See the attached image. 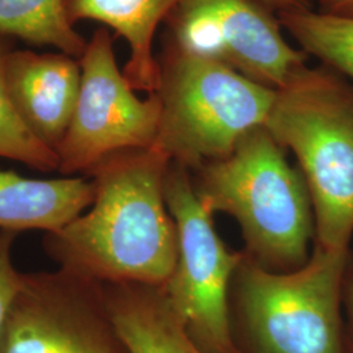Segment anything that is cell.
I'll list each match as a JSON object with an SVG mask.
<instances>
[{
	"label": "cell",
	"instance_id": "6da1fadb",
	"mask_svg": "<svg viewBox=\"0 0 353 353\" xmlns=\"http://www.w3.org/2000/svg\"><path fill=\"white\" fill-rule=\"evenodd\" d=\"M170 159L156 147L119 152L94 165V199L43 237L48 256L65 271L102 284L163 287L178 255L176 223L165 201Z\"/></svg>",
	"mask_w": 353,
	"mask_h": 353
},
{
	"label": "cell",
	"instance_id": "7a4b0ae2",
	"mask_svg": "<svg viewBox=\"0 0 353 353\" xmlns=\"http://www.w3.org/2000/svg\"><path fill=\"white\" fill-rule=\"evenodd\" d=\"M194 189L203 205L232 216L245 255L272 272L305 265L316 236L310 194L267 127L246 134L227 157L196 169Z\"/></svg>",
	"mask_w": 353,
	"mask_h": 353
},
{
	"label": "cell",
	"instance_id": "3957f363",
	"mask_svg": "<svg viewBox=\"0 0 353 353\" xmlns=\"http://www.w3.org/2000/svg\"><path fill=\"white\" fill-rule=\"evenodd\" d=\"M296 156L314 212V243L350 250L353 236V84L319 64L297 68L265 123Z\"/></svg>",
	"mask_w": 353,
	"mask_h": 353
},
{
	"label": "cell",
	"instance_id": "277c9868",
	"mask_svg": "<svg viewBox=\"0 0 353 353\" xmlns=\"http://www.w3.org/2000/svg\"><path fill=\"white\" fill-rule=\"evenodd\" d=\"M160 64L161 118L154 147L186 169L221 160L265 126L276 90L166 42Z\"/></svg>",
	"mask_w": 353,
	"mask_h": 353
},
{
	"label": "cell",
	"instance_id": "5b68a950",
	"mask_svg": "<svg viewBox=\"0 0 353 353\" xmlns=\"http://www.w3.org/2000/svg\"><path fill=\"white\" fill-rule=\"evenodd\" d=\"M350 262V250L316 243L290 272L268 271L245 255L234 284L255 353H345L341 310Z\"/></svg>",
	"mask_w": 353,
	"mask_h": 353
},
{
	"label": "cell",
	"instance_id": "8992f818",
	"mask_svg": "<svg viewBox=\"0 0 353 353\" xmlns=\"http://www.w3.org/2000/svg\"><path fill=\"white\" fill-rule=\"evenodd\" d=\"M165 201L176 223L178 255L173 274L161 290L203 352L237 353L229 288L245 252H230L219 237L212 214L198 198L189 169L170 164Z\"/></svg>",
	"mask_w": 353,
	"mask_h": 353
},
{
	"label": "cell",
	"instance_id": "52a82bcc",
	"mask_svg": "<svg viewBox=\"0 0 353 353\" xmlns=\"http://www.w3.org/2000/svg\"><path fill=\"white\" fill-rule=\"evenodd\" d=\"M79 62V97L57 151L58 172L63 176L87 174L94 165L119 152L154 147L161 118L157 92L139 99L119 70L108 29L93 33Z\"/></svg>",
	"mask_w": 353,
	"mask_h": 353
},
{
	"label": "cell",
	"instance_id": "ba28073f",
	"mask_svg": "<svg viewBox=\"0 0 353 353\" xmlns=\"http://www.w3.org/2000/svg\"><path fill=\"white\" fill-rule=\"evenodd\" d=\"M0 353H128L108 310L103 284L58 268L20 272Z\"/></svg>",
	"mask_w": 353,
	"mask_h": 353
},
{
	"label": "cell",
	"instance_id": "9c48e42d",
	"mask_svg": "<svg viewBox=\"0 0 353 353\" xmlns=\"http://www.w3.org/2000/svg\"><path fill=\"white\" fill-rule=\"evenodd\" d=\"M165 23L168 43L267 88L284 87L309 59L285 41L278 14L259 0H181Z\"/></svg>",
	"mask_w": 353,
	"mask_h": 353
},
{
	"label": "cell",
	"instance_id": "30bf717a",
	"mask_svg": "<svg viewBox=\"0 0 353 353\" xmlns=\"http://www.w3.org/2000/svg\"><path fill=\"white\" fill-rule=\"evenodd\" d=\"M80 80L79 59L63 52L12 49L4 62V83L16 113L55 153L72 119Z\"/></svg>",
	"mask_w": 353,
	"mask_h": 353
},
{
	"label": "cell",
	"instance_id": "8fae6325",
	"mask_svg": "<svg viewBox=\"0 0 353 353\" xmlns=\"http://www.w3.org/2000/svg\"><path fill=\"white\" fill-rule=\"evenodd\" d=\"M93 183L84 178L38 179L0 169V230L54 233L92 205Z\"/></svg>",
	"mask_w": 353,
	"mask_h": 353
},
{
	"label": "cell",
	"instance_id": "7c38bea8",
	"mask_svg": "<svg viewBox=\"0 0 353 353\" xmlns=\"http://www.w3.org/2000/svg\"><path fill=\"white\" fill-rule=\"evenodd\" d=\"M181 0H64L70 20L102 23L125 38L130 58L123 74L135 90L148 94L159 89L160 64L153 52L159 26Z\"/></svg>",
	"mask_w": 353,
	"mask_h": 353
},
{
	"label": "cell",
	"instance_id": "4fadbf2b",
	"mask_svg": "<svg viewBox=\"0 0 353 353\" xmlns=\"http://www.w3.org/2000/svg\"><path fill=\"white\" fill-rule=\"evenodd\" d=\"M108 310L128 353H204L190 338L161 287L103 284Z\"/></svg>",
	"mask_w": 353,
	"mask_h": 353
},
{
	"label": "cell",
	"instance_id": "5bb4252c",
	"mask_svg": "<svg viewBox=\"0 0 353 353\" xmlns=\"http://www.w3.org/2000/svg\"><path fill=\"white\" fill-rule=\"evenodd\" d=\"M0 36L50 46L76 59L88 43L70 20L64 0H0Z\"/></svg>",
	"mask_w": 353,
	"mask_h": 353
},
{
	"label": "cell",
	"instance_id": "9a60e30c",
	"mask_svg": "<svg viewBox=\"0 0 353 353\" xmlns=\"http://www.w3.org/2000/svg\"><path fill=\"white\" fill-rule=\"evenodd\" d=\"M278 17L303 52L353 84V19L313 8L278 13Z\"/></svg>",
	"mask_w": 353,
	"mask_h": 353
},
{
	"label": "cell",
	"instance_id": "2e32d148",
	"mask_svg": "<svg viewBox=\"0 0 353 353\" xmlns=\"http://www.w3.org/2000/svg\"><path fill=\"white\" fill-rule=\"evenodd\" d=\"M12 46L10 37L0 36V157L23 163L39 172L58 170V154L33 135L8 97L4 62Z\"/></svg>",
	"mask_w": 353,
	"mask_h": 353
},
{
	"label": "cell",
	"instance_id": "e0dca14e",
	"mask_svg": "<svg viewBox=\"0 0 353 353\" xmlns=\"http://www.w3.org/2000/svg\"><path fill=\"white\" fill-rule=\"evenodd\" d=\"M16 233L0 230V336L6 316L19 285L20 272L12 262V248Z\"/></svg>",
	"mask_w": 353,
	"mask_h": 353
},
{
	"label": "cell",
	"instance_id": "ac0fdd59",
	"mask_svg": "<svg viewBox=\"0 0 353 353\" xmlns=\"http://www.w3.org/2000/svg\"><path fill=\"white\" fill-rule=\"evenodd\" d=\"M344 309L347 313V332L344 334V352L353 353V261L351 259L344 284Z\"/></svg>",
	"mask_w": 353,
	"mask_h": 353
},
{
	"label": "cell",
	"instance_id": "d6986e66",
	"mask_svg": "<svg viewBox=\"0 0 353 353\" xmlns=\"http://www.w3.org/2000/svg\"><path fill=\"white\" fill-rule=\"evenodd\" d=\"M259 1L276 14L312 10V4L309 0H259Z\"/></svg>",
	"mask_w": 353,
	"mask_h": 353
},
{
	"label": "cell",
	"instance_id": "ffe728a7",
	"mask_svg": "<svg viewBox=\"0 0 353 353\" xmlns=\"http://www.w3.org/2000/svg\"><path fill=\"white\" fill-rule=\"evenodd\" d=\"M319 12L353 19V0H319Z\"/></svg>",
	"mask_w": 353,
	"mask_h": 353
}]
</instances>
